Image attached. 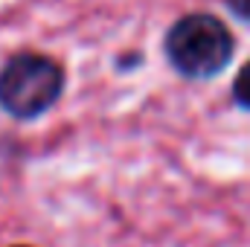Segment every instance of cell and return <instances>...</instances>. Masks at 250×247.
Here are the masks:
<instances>
[{"label": "cell", "mask_w": 250, "mask_h": 247, "mask_svg": "<svg viewBox=\"0 0 250 247\" xmlns=\"http://www.w3.org/2000/svg\"><path fill=\"white\" fill-rule=\"evenodd\" d=\"M233 96H236V102L242 105V108H248L250 111V62L239 70V76H236V84H233Z\"/></svg>", "instance_id": "obj_3"}, {"label": "cell", "mask_w": 250, "mask_h": 247, "mask_svg": "<svg viewBox=\"0 0 250 247\" xmlns=\"http://www.w3.org/2000/svg\"><path fill=\"white\" fill-rule=\"evenodd\" d=\"M227 6H230V12H233L236 18L250 21V0H227Z\"/></svg>", "instance_id": "obj_4"}, {"label": "cell", "mask_w": 250, "mask_h": 247, "mask_svg": "<svg viewBox=\"0 0 250 247\" xmlns=\"http://www.w3.org/2000/svg\"><path fill=\"white\" fill-rule=\"evenodd\" d=\"M64 90L62 64L41 53H18L0 70V108L18 120L50 111Z\"/></svg>", "instance_id": "obj_2"}, {"label": "cell", "mask_w": 250, "mask_h": 247, "mask_svg": "<svg viewBox=\"0 0 250 247\" xmlns=\"http://www.w3.org/2000/svg\"><path fill=\"white\" fill-rule=\"evenodd\" d=\"M233 35L215 15L192 12L166 32V56L178 73L189 79H209L233 59Z\"/></svg>", "instance_id": "obj_1"}]
</instances>
